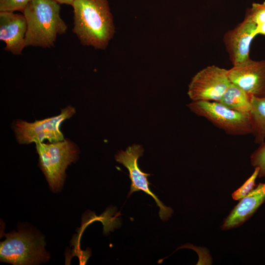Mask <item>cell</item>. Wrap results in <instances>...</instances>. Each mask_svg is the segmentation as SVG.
Listing matches in <instances>:
<instances>
[{"instance_id":"8992f818","label":"cell","mask_w":265,"mask_h":265,"mask_svg":"<svg viewBox=\"0 0 265 265\" xmlns=\"http://www.w3.org/2000/svg\"><path fill=\"white\" fill-rule=\"evenodd\" d=\"M75 113V108L68 106L61 110L59 114L50 118L34 122L18 120L13 127L16 139L21 144L42 142L44 139L48 140L50 143L63 140L60 125Z\"/></svg>"},{"instance_id":"9a60e30c","label":"cell","mask_w":265,"mask_h":265,"mask_svg":"<svg viewBox=\"0 0 265 265\" xmlns=\"http://www.w3.org/2000/svg\"><path fill=\"white\" fill-rule=\"evenodd\" d=\"M259 168L255 167L254 171L245 183L232 194V197L235 200H240L249 193L256 186L255 181L258 177Z\"/></svg>"},{"instance_id":"6da1fadb","label":"cell","mask_w":265,"mask_h":265,"mask_svg":"<svg viewBox=\"0 0 265 265\" xmlns=\"http://www.w3.org/2000/svg\"><path fill=\"white\" fill-rule=\"evenodd\" d=\"M72 31L83 46L105 49L114 32L107 0H74Z\"/></svg>"},{"instance_id":"ac0fdd59","label":"cell","mask_w":265,"mask_h":265,"mask_svg":"<svg viewBox=\"0 0 265 265\" xmlns=\"http://www.w3.org/2000/svg\"><path fill=\"white\" fill-rule=\"evenodd\" d=\"M31 0H0V12H23Z\"/></svg>"},{"instance_id":"5bb4252c","label":"cell","mask_w":265,"mask_h":265,"mask_svg":"<svg viewBox=\"0 0 265 265\" xmlns=\"http://www.w3.org/2000/svg\"><path fill=\"white\" fill-rule=\"evenodd\" d=\"M255 142L261 144L265 140V96L251 97V107L249 113Z\"/></svg>"},{"instance_id":"8fae6325","label":"cell","mask_w":265,"mask_h":265,"mask_svg":"<svg viewBox=\"0 0 265 265\" xmlns=\"http://www.w3.org/2000/svg\"><path fill=\"white\" fill-rule=\"evenodd\" d=\"M27 23L24 14L0 12V40L5 43L4 50L21 54L25 46Z\"/></svg>"},{"instance_id":"9c48e42d","label":"cell","mask_w":265,"mask_h":265,"mask_svg":"<svg viewBox=\"0 0 265 265\" xmlns=\"http://www.w3.org/2000/svg\"><path fill=\"white\" fill-rule=\"evenodd\" d=\"M233 83L251 96H265V59L248 60L228 70Z\"/></svg>"},{"instance_id":"ba28073f","label":"cell","mask_w":265,"mask_h":265,"mask_svg":"<svg viewBox=\"0 0 265 265\" xmlns=\"http://www.w3.org/2000/svg\"><path fill=\"white\" fill-rule=\"evenodd\" d=\"M143 152L144 149L142 146L133 144L129 146L125 151L120 150L115 156L116 161L123 164L129 172L132 183L128 197L134 191H144L154 198L159 208V216L160 219L163 221L167 220L171 216L173 212V210L170 207L166 206L150 190L149 186L151 184L149 183L147 178L150 174L142 171L138 167L137 160L140 157L142 156Z\"/></svg>"},{"instance_id":"3957f363","label":"cell","mask_w":265,"mask_h":265,"mask_svg":"<svg viewBox=\"0 0 265 265\" xmlns=\"http://www.w3.org/2000/svg\"><path fill=\"white\" fill-rule=\"evenodd\" d=\"M0 242V258L13 265H36L50 259L44 238L31 230L21 229L5 235Z\"/></svg>"},{"instance_id":"d6986e66","label":"cell","mask_w":265,"mask_h":265,"mask_svg":"<svg viewBox=\"0 0 265 265\" xmlns=\"http://www.w3.org/2000/svg\"><path fill=\"white\" fill-rule=\"evenodd\" d=\"M256 33L257 35L261 34L265 36V22L257 25Z\"/></svg>"},{"instance_id":"277c9868","label":"cell","mask_w":265,"mask_h":265,"mask_svg":"<svg viewBox=\"0 0 265 265\" xmlns=\"http://www.w3.org/2000/svg\"><path fill=\"white\" fill-rule=\"evenodd\" d=\"M39 165L54 192L62 188L68 166L77 159L79 150L77 145L70 140L49 144L36 143Z\"/></svg>"},{"instance_id":"7a4b0ae2","label":"cell","mask_w":265,"mask_h":265,"mask_svg":"<svg viewBox=\"0 0 265 265\" xmlns=\"http://www.w3.org/2000/svg\"><path fill=\"white\" fill-rule=\"evenodd\" d=\"M60 10V4L54 0H32L28 3L22 12L27 23L26 47L54 46L57 36L67 29Z\"/></svg>"},{"instance_id":"30bf717a","label":"cell","mask_w":265,"mask_h":265,"mask_svg":"<svg viewBox=\"0 0 265 265\" xmlns=\"http://www.w3.org/2000/svg\"><path fill=\"white\" fill-rule=\"evenodd\" d=\"M257 25L245 17L243 21L227 31L223 40L233 66L250 58V45L256 33Z\"/></svg>"},{"instance_id":"5b68a950","label":"cell","mask_w":265,"mask_h":265,"mask_svg":"<svg viewBox=\"0 0 265 265\" xmlns=\"http://www.w3.org/2000/svg\"><path fill=\"white\" fill-rule=\"evenodd\" d=\"M187 106L193 112L206 118L228 134L245 135L252 133L249 113L233 110L218 102L192 101Z\"/></svg>"},{"instance_id":"7c38bea8","label":"cell","mask_w":265,"mask_h":265,"mask_svg":"<svg viewBox=\"0 0 265 265\" xmlns=\"http://www.w3.org/2000/svg\"><path fill=\"white\" fill-rule=\"evenodd\" d=\"M265 202V183H260L239 200L224 220L221 229L227 230L240 226L248 220Z\"/></svg>"},{"instance_id":"4fadbf2b","label":"cell","mask_w":265,"mask_h":265,"mask_svg":"<svg viewBox=\"0 0 265 265\" xmlns=\"http://www.w3.org/2000/svg\"><path fill=\"white\" fill-rule=\"evenodd\" d=\"M251 97L242 88L231 82L219 102L233 110L249 113Z\"/></svg>"},{"instance_id":"52a82bcc","label":"cell","mask_w":265,"mask_h":265,"mask_svg":"<svg viewBox=\"0 0 265 265\" xmlns=\"http://www.w3.org/2000/svg\"><path fill=\"white\" fill-rule=\"evenodd\" d=\"M230 83L228 70L210 65L193 76L189 84L187 94L192 101L219 102Z\"/></svg>"},{"instance_id":"ffe728a7","label":"cell","mask_w":265,"mask_h":265,"mask_svg":"<svg viewBox=\"0 0 265 265\" xmlns=\"http://www.w3.org/2000/svg\"><path fill=\"white\" fill-rule=\"evenodd\" d=\"M59 4H66L72 5L74 0H54Z\"/></svg>"},{"instance_id":"2e32d148","label":"cell","mask_w":265,"mask_h":265,"mask_svg":"<svg viewBox=\"0 0 265 265\" xmlns=\"http://www.w3.org/2000/svg\"><path fill=\"white\" fill-rule=\"evenodd\" d=\"M251 165L259 168L258 177L265 178V140L251 155Z\"/></svg>"},{"instance_id":"e0dca14e","label":"cell","mask_w":265,"mask_h":265,"mask_svg":"<svg viewBox=\"0 0 265 265\" xmlns=\"http://www.w3.org/2000/svg\"><path fill=\"white\" fill-rule=\"evenodd\" d=\"M245 17L256 25L265 22V1L262 3H253L251 7L247 10Z\"/></svg>"}]
</instances>
